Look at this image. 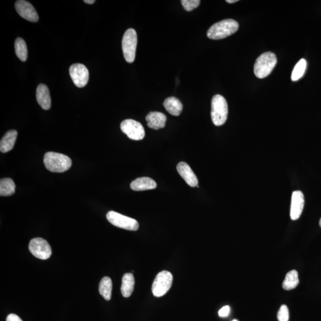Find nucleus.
<instances>
[{
    "label": "nucleus",
    "mask_w": 321,
    "mask_h": 321,
    "mask_svg": "<svg viewBox=\"0 0 321 321\" xmlns=\"http://www.w3.org/2000/svg\"><path fill=\"white\" fill-rule=\"evenodd\" d=\"M43 163L47 170L53 173H63L72 167V162L67 155L48 152L43 158Z\"/></svg>",
    "instance_id": "1"
},
{
    "label": "nucleus",
    "mask_w": 321,
    "mask_h": 321,
    "mask_svg": "<svg viewBox=\"0 0 321 321\" xmlns=\"http://www.w3.org/2000/svg\"><path fill=\"white\" fill-rule=\"evenodd\" d=\"M239 23L233 19H225L215 23L207 32L209 39H222L234 34L239 29Z\"/></svg>",
    "instance_id": "2"
},
{
    "label": "nucleus",
    "mask_w": 321,
    "mask_h": 321,
    "mask_svg": "<svg viewBox=\"0 0 321 321\" xmlns=\"http://www.w3.org/2000/svg\"><path fill=\"white\" fill-rule=\"evenodd\" d=\"M227 101L221 95H215L211 101V116L213 123L220 126L225 123L228 116Z\"/></svg>",
    "instance_id": "3"
},
{
    "label": "nucleus",
    "mask_w": 321,
    "mask_h": 321,
    "mask_svg": "<svg viewBox=\"0 0 321 321\" xmlns=\"http://www.w3.org/2000/svg\"><path fill=\"white\" fill-rule=\"evenodd\" d=\"M277 57L274 53H263L256 59L254 65V73L257 77L263 79L269 75L276 66Z\"/></svg>",
    "instance_id": "4"
},
{
    "label": "nucleus",
    "mask_w": 321,
    "mask_h": 321,
    "mask_svg": "<svg viewBox=\"0 0 321 321\" xmlns=\"http://www.w3.org/2000/svg\"><path fill=\"white\" fill-rule=\"evenodd\" d=\"M137 36L136 30L128 29L124 33L122 39V49L125 60L128 63L134 62L136 56Z\"/></svg>",
    "instance_id": "5"
},
{
    "label": "nucleus",
    "mask_w": 321,
    "mask_h": 321,
    "mask_svg": "<svg viewBox=\"0 0 321 321\" xmlns=\"http://www.w3.org/2000/svg\"><path fill=\"white\" fill-rule=\"evenodd\" d=\"M173 280V275L171 272L167 271L159 272L152 286V292L154 296L160 297L165 295L170 289Z\"/></svg>",
    "instance_id": "6"
},
{
    "label": "nucleus",
    "mask_w": 321,
    "mask_h": 321,
    "mask_svg": "<svg viewBox=\"0 0 321 321\" xmlns=\"http://www.w3.org/2000/svg\"><path fill=\"white\" fill-rule=\"evenodd\" d=\"M107 219L111 224L119 228L130 231H136L139 228V223L136 219L126 217L116 212H108Z\"/></svg>",
    "instance_id": "7"
},
{
    "label": "nucleus",
    "mask_w": 321,
    "mask_h": 321,
    "mask_svg": "<svg viewBox=\"0 0 321 321\" xmlns=\"http://www.w3.org/2000/svg\"><path fill=\"white\" fill-rule=\"evenodd\" d=\"M29 249L33 256L42 260L49 259L52 254L49 243L45 239L40 238L32 239L29 243Z\"/></svg>",
    "instance_id": "8"
},
{
    "label": "nucleus",
    "mask_w": 321,
    "mask_h": 321,
    "mask_svg": "<svg viewBox=\"0 0 321 321\" xmlns=\"http://www.w3.org/2000/svg\"><path fill=\"white\" fill-rule=\"evenodd\" d=\"M121 131L128 138L134 141L143 140L145 137L144 128L140 122L132 119L125 120L120 124Z\"/></svg>",
    "instance_id": "9"
},
{
    "label": "nucleus",
    "mask_w": 321,
    "mask_h": 321,
    "mask_svg": "<svg viewBox=\"0 0 321 321\" xmlns=\"http://www.w3.org/2000/svg\"><path fill=\"white\" fill-rule=\"evenodd\" d=\"M69 73L71 78L77 87L85 86L89 81V71L82 64H73L70 66Z\"/></svg>",
    "instance_id": "10"
},
{
    "label": "nucleus",
    "mask_w": 321,
    "mask_h": 321,
    "mask_svg": "<svg viewBox=\"0 0 321 321\" xmlns=\"http://www.w3.org/2000/svg\"><path fill=\"white\" fill-rule=\"evenodd\" d=\"M15 8L18 14L23 19L31 22H37L39 20L38 13L34 7L28 2L19 0L15 3Z\"/></svg>",
    "instance_id": "11"
},
{
    "label": "nucleus",
    "mask_w": 321,
    "mask_h": 321,
    "mask_svg": "<svg viewBox=\"0 0 321 321\" xmlns=\"http://www.w3.org/2000/svg\"><path fill=\"white\" fill-rule=\"evenodd\" d=\"M305 205V199L301 191L293 192L291 208H290V217L292 220H297L301 215Z\"/></svg>",
    "instance_id": "12"
},
{
    "label": "nucleus",
    "mask_w": 321,
    "mask_h": 321,
    "mask_svg": "<svg viewBox=\"0 0 321 321\" xmlns=\"http://www.w3.org/2000/svg\"><path fill=\"white\" fill-rule=\"evenodd\" d=\"M177 170L189 186L192 188L197 187L198 179L197 175L195 174L191 167L187 163H185V162H180L177 165Z\"/></svg>",
    "instance_id": "13"
},
{
    "label": "nucleus",
    "mask_w": 321,
    "mask_h": 321,
    "mask_svg": "<svg viewBox=\"0 0 321 321\" xmlns=\"http://www.w3.org/2000/svg\"><path fill=\"white\" fill-rule=\"evenodd\" d=\"M36 100L40 107L43 110H48L52 106L50 90L48 86L40 83L36 89Z\"/></svg>",
    "instance_id": "14"
},
{
    "label": "nucleus",
    "mask_w": 321,
    "mask_h": 321,
    "mask_svg": "<svg viewBox=\"0 0 321 321\" xmlns=\"http://www.w3.org/2000/svg\"><path fill=\"white\" fill-rule=\"evenodd\" d=\"M148 126L153 129L158 130L165 126L167 117L163 113L160 112H150L146 117Z\"/></svg>",
    "instance_id": "15"
},
{
    "label": "nucleus",
    "mask_w": 321,
    "mask_h": 321,
    "mask_svg": "<svg viewBox=\"0 0 321 321\" xmlns=\"http://www.w3.org/2000/svg\"><path fill=\"white\" fill-rule=\"evenodd\" d=\"M130 188L134 191L152 190L157 188V184L151 178L141 177L131 182Z\"/></svg>",
    "instance_id": "16"
},
{
    "label": "nucleus",
    "mask_w": 321,
    "mask_h": 321,
    "mask_svg": "<svg viewBox=\"0 0 321 321\" xmlns=\"http://www.w3.org/2000/svg\"><path fill=\"white\" fill-rule=\"evenodd\" d=\"M17 137H18V131L15 130H9L5 134L0 142V151L2 153H8L13 150Z\"/></svg>",
    "instance_id": "17"
},
{
    "label": "nucleus",
    "mask_w": 321,
    "mask_h": 321,
    "mask_svg": "<svg viewBox=\"0 0 321 321\" xmlns=\"http://www.w3.org/2000/svg\"><path fill=\"white\" fill-rule=\"evenodd\" d=\"M164 107L172 116H178L183 110V105L176 97H168L164 101Z\"/></svg>",
    "instance_id": "18"
},
{
    "label": "nucleus",
    "mask_w": 321,
    "mask_h": 321,
    "mask_svg": "<svg viewBox=\"0 0 321 321\" xmlns=\"http://www.w3.org/2000/svg\"><path fill=\"white\" fill-rule=\"evenodd\" d=\"M134 286V278L132 273H125L123 277L121 287V292L123 297H130L133 292Z\"/></svg>",
    "instance_id": "19"
},
{
    "label": "nucleus",
    "mask_w": 321,
    "mask_h": 321,
    "mask_svg": "<svg viewBox=\"0 0 321 321\" xmlns=\"http://www.w3.org/2000/svg\"><path fill=\"white\" fill-rule=\"evenodd\" d=\"M16 185L12 178H4L0 180V195L9 197L15 194Z\"/></svg>",
    "instance_id": "20"
},
{
    "label": "nucleus",
    "mask_w": 321,
    "mask_h": 321,
    "mask_svg": "<svg viewBox=\"0 0 321 321\" xmlns=\"http://www.w3.org/2000/svg\"><path fill=\"white\" fill-rule=\"evenodd\" d=\"M113 283L111 279L109 277H104L101 280L99 286V292L100 295L102 296L106 300H110L112 294Z\"/></svg>",
    "instance_id": "21"
},
{
    "label": "nucleus",
    "mask_w": 321,
    "mask_h": 321,
    "mask_svg": "<svg viewBox=\"0 0 321 321\" xmlns=\"http://www.w3.org/2000/svg\"><path fill=\"white\" fill-rule=\"evenodd\" d=\"M299 283L298 272L296 270H292L287 273L283 283V288L286 290H291L295 289Z\"/></svg>",
    "instance_id": "22"
},
{
    "label": "nucleus",
    "mask_w": 321,
    "mask_h": 321,
    "mask_svg": "<svg viewBox=\"0 0 321 321\" xmlns=\"http://www.w3.org/2000/svg\"><path fill=\"white\" fill-rule=\"evenodd\" d=\"M15 48L16 55L22 62H25L28 59V48L24 39L18 38L15 40Z\"/></svg>",
    "instance_id": "23"
},
{
    "label": "nucleus",
    "mask_w": 321,
    "mask_h": 321,
    "mask_svg": "<svg viewBox=\"0 0 321 321\" xmlns=\"http://www.w3.org/2000/svg\"><path fill=\"white\" fill-rule=\"evenodd\" d=\"M307 63L305 59H301L296 64L292 74L291 79L292 81H297L302 77L305 74L306 69Z\"/></svg>",
    "instance_id": "24"
},
{
    "label": "nucleus",
    "mask_w": 321,
    "mask_h": 321,
    "mask_svg": "<svg viewBox=\"0 0 321 321\" xmlns=\"http://www.w3.org/2000/svg\"><path fill=\"white\" fill-rule=\"evenodd\" d=\"M181 5L187 12H191L200 5L199 0H181Z\"/></svg>",
    "instance_id": "25"
},
{
    "label": "nucleus",
    "mask_w": 321,
    "mask_h": 321,
    "mask_svg": "<svg viewBox=\"0 0 321 321\" xmlns=\"http://www.w3.org/2000/svg\"><path fill=\"white\" fill-rule=\"evenodd\" d=\"M277 319L279 321H289V311L288 307L285 305H283L277 313Z\"/></svg>",
    "instance_id": "26"
},
{
    "label": "nucleus",
    "mask_w": 321,
    "mask_h": 321,
    "mask_svg": "<svg viewBox=\"0 0 321 321\" xmlns=\"http://www.w3.org/2000/svg\"><path fill=\"white\" fill-rule=\"evenodd\" d=\"M230 307L228 306H225L219 310L218 315L220 317H226L230 313Z\"/></svg>",
    "instance_id": "27"
},
{
    "label": "nucleus",
    "mask_w": 321,
    "mask_h": 321,
    "mask_svg": "<svg viewBox=\"0 0 321 321\" xmlns=\"http://www.w3.org/2000/svg\"><path fill=\"white\" fill-rule=\"evenodd\" d=\"M6 321H23L20 317L14 313L10 314L7 317Z\"/></svg>",
    "instance_id": "28"
},
{
    "label": "nucleus",
    "mask_w": 321,
    "mask_h": 321,
    "mask_svg": "<svg viewBox=\"0 0 321 321\" xmlns=\"http://www.w3.org/2000/svg\"><path fill=\"white\" fill-rule=\"evenodd\" d=\"M84 3H86V4L89 5H93L96 1L95 0H84Z\"/></svg>",
    "instance_id": "29"
},
{
    "label": "nucleus",
    "mask_w": 321,
    "mask_h": 321,
    "mask_svg": "<svg viewBox=\"0 0 321 321\" xmlns=\"http://www.w3.org/2000/svg\"><path fill=\"white\" fill-rule=\"evenodd\" d=\"M239 2V0H227L226 2L230 3V4H232V3H235Z\"/></svg>",
    "instance_id": "30"
},
{
    "label": "nucleus",
    "mask_w": 321,
    "mask_h": 321,
    "mask_svg": "<svg viewBox=\"0 0 321 321\" xmlns=\"http://www.w3.org/2000/svg\"><path fill=\"white\" fill-rule=\"evenodd\" d=\"M319 225H320V227H321V218H320V221H319Z\"/></svg>",
    "instance_id": "31"
},
{
    "label": "nucleus",
    "mask_w": 321,
    "mask_h": 321,
    "mask_svg": "<svg viewBox=\"0 0 321 321\" xmlns=\"http://www.w3.org/2000/svg\"><path fill=\"white\" fill-rule=\"evenodd\" d=\"M232 321H238V320L235 319V320H233Z\"/></svg>",
    "instance_id": "32"
}]
</instances>
